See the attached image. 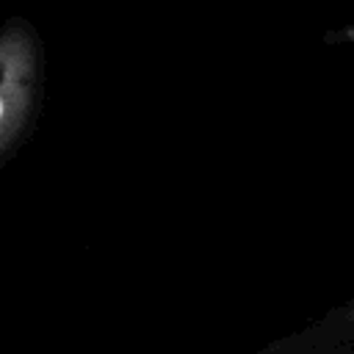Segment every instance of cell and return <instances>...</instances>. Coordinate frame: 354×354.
<instances>
[{
  "label": "cell",
  "mask_w": 354,
  "mask_h": 354,
  "mask_svg": "<svg viewBox=\"0 0 354 354\" xmlns=\"http://www.w3.org/2000/svg\"><path fill=\"white\" fill-rule=\"evenodd\" d=\"M39 102V36L28 19H8L0 36V160L17 155Z\"/></svg>",
  "instance_id": "obj_1"
}]
</instances>
